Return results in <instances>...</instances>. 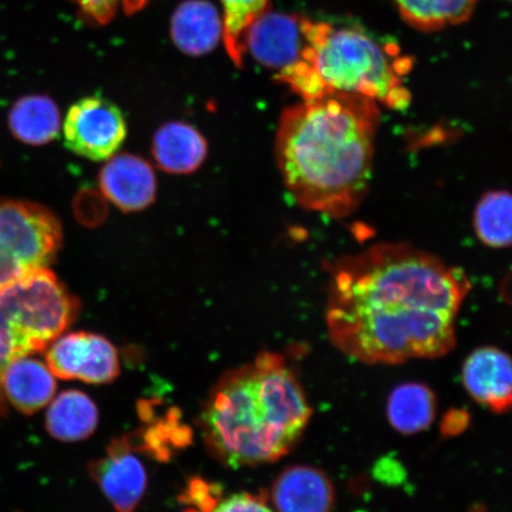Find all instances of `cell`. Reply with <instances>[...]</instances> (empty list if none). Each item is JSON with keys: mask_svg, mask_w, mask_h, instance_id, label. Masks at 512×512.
Masks as SVG:
<instances>
[{"mask_svg": "<svg viewBox=\"0 0 512 512\" xmlns=\"http://www.w3.org/2000/svg\"><path fill=\"white\" fill-rule=\"evenodd\" d=\"M3 398L25 414H32L46 407L56 392L55 375L47 364L22 356L12 361L0 380Z\"/></svg>", "mask_w": 512, "mask_h": 512, "instance_id": "cell-15", "label": "cell"}, {"mask_svg": "<svg viewBox=\"0 0 512 512\" xmlns=\"http://www.w3.org/2000/svg\"><path fill=\"white\" fill-rule=\"evenodd\" d=\"M223 37L227 53L235 64L242 67L246 55L245 35L256 18L268 8V0H221Z\"/></svg>", "mask_w": 512, "mask_h": 512, "instance_id": "cell-23", "label": "cell"}, {"mask_svg": "<svg viewBox=\"0 0 512 512\" xmlns=\"http://www.w3.org/2000/svg\"><path fill=\"white\" fill-rule=\"evenodd\" d=\"M380 110L361 96L328 94L286 108L275 137V157L286 188L307 210L352 213L373 174Z\"/></svg>", "mask_w": 512, "mask_h": 512, "instance_id": "cell-2", "label": "cell"}, {"mask_svg": "<svg viewBox=\"0 0 512 512\" xmlns=\"http://www.w3.org/2000/svg\"><path fill=\"white\" fill-rule=\"evenodd\" d=\"M170 31L172 41L185 55H207L222 41V16L208 0H185L171 17Z\"/></svg>", "mask_w": 512, "mask_h": 512, "instance_id": "cell-14", "label": "cell"}, {"mask_svg": "<svg viewBox=\"0 0 512 512\" xmlns=\"http://www.w3.org/2000/svg\"><path fill=\"white\" fill-rule=\"evenodd\" d=\"M115 512H136L145 494L147 475L130 438L113 440L104 457L89 467Z\"/></svg>", "mask_w": 512, "mask_h": 512, "instance_id": "cell-10", "label": "cell"}, {"mask_svg": "<svg viewBox=\"0 0 512 512\" xmlns=\"http://www.w3.org/2000/svg\"><path fill=\"white\" fill-rule=\"evenodd\" d=\"M47 349V366L59 379L99 384L119 375L118 351L105 337L74 332L57 337Z\"/></svg>", "mask_w": 512, "mask_h": 512, "instance_id": "cell-9", "label": "cell"}, {"mask_svg": "<svg viewBox=\"0 0 512 512\" xmlns=\"http://www.w3.org/2000/svg\"><path fill=\"white\" fill-rule=\"evenodd\" d=\"M334 498L329 478L310 466L285 470L271 492L275 512H331Z\"/></svg>", "mask_w": 512, "mask_h": 512, "instance_id": "cell-13", "label": "cell"}, {"mask_svg": "<svg viewBox=\"0 0 512 512\" xmlns=\"http://www.w3.org/2000/svg\"><path fill=\"white\" fill-rule=\"evenodd\" d=\"M9 125L12 134L22 143L44 145L59 136L61 115L49 96L28 95L11 108Z\"/></svg>", "mask_w": 512, "mask_h": 512, "instance_id": "cell-17", "label": "cell"}, {"mask_svg": "<svg viewBox=\"0 0 512 512\" xmlns=\"http://www.w3.org/2000/svg\"><path fill=\"white\" fill-rule=\"evenodd\" d=\"M435 407L434 395L424 384H402L389 396L390 425L403 434L424 431L432 425Z\"/></svg>", "mask_w": 512, "mask_h": 512, "instance_id": "cell-19", "label": "cell"}, {"mask_svg": "<svg viewBox=\"0 0 512 512\" xmlns=\"http://www.w3.org/2000/svg\"><path fill=\"white\" fill-rule=\"evenodd\" d=\"M160 169L185 175L200 169L208 155L207 140L194 126L169 123L160 127L152 145Z\"/></svg>", "mask_w": 512, "mask_h": 512, "instance_id": "cell-16", "label": "cell"}, {"mask_svg": "<svg viewBox=\"0 0 512 512\" xmlns=\"http://www.w3.org/2000/svg\"><path fill=\"white\" fill-rule=\"evenodd\" d=\"M511 196L508 191H489L477 204L475 232L485 246L508 248L511 245Z\"/></svg>", "mask_w": 512, "mask_h": 512, "instance_id": "cell-21", "label": "cell"}, {"mask_svg": "<svg viewBox=\"0 0 512 512\" xmlns=\"http://www.w3.org/2000/svg\"><path fill=\"white\" fill-rule=\"evenodd\" d=\"M27 274L29 273H25L21 267H18L0 253V288L15 283L16 280Z\"/></svg>", "mask_w": 512, "mask_h": 512, "instance_id": "cell-25", "label": "cell"}, {"mask_svg": "<svg viewBox=\"0 0 512 512\" xmlns=\"http://www.w3.org/2000/svg\"><path fill=\"white\" fill-rule=\"evenodd\" d=\"M313 68L328 94L356 95L393 110L411 102L403 78L412 60L392 43L382 44L360 29L315 22L312 28Z\"/></svg>", "mask_w": 512, "mask_h": 512, "instance_id": "cell-4", "label": "cell"}, {"mask_svg": "<svg viewBox=\"0 0 512 512\" xmlns=\"http://www.w3.org/2000/svg\"><path fill=\"white\" fill-rule=\"evenodd\" d=\"M463 381L473 399L503 413L511 406L512 369L510 357L502 350L486 347L467 357Z\"/></svg>", "mask_w": 512, "mask_h": 512, "instance_id": "cell-12", "label": "cell"}, {"mask_svg": "<svg viewBox=\"0 0 512 512\" xmlns=\"http://www.w3.org/2000/svg\"><path fill=\"white\" fill-rule=\"evenodd\" d=\"M413 28L433 31L464 23L479 0H393Z\"/></svg>", "mask_w": 512, "mask_h": 512, "instance_id": "cell-20", "label": "cell"}, {"mask_svg": "<svg viewBox=\"0 0 512 512\" xmlns=\"http://www.w3.org/2000/svg\"><path fill=\"white\" fill-rule=\"evenodd\" d=\"M63 133L70 151L99 162L120 149L127 125L123 112L113 102L102 96H88L70 107Z\"/></svg>", "mask_w": 512, "mask_h": 512, "instance_id": "cell-8", "label": "cell"}, {"mask_svg": "<svg viewBox=\"0 0 512 512\" xmlns=\"http://www.w3.org/2000/svg\"><path fill=\"white\" fill-rule=\"evenodd\" d=\"M310 416L309 402L285 358L265 351L217 383L202 428L211 453L238 469L284 457Z\"/></svg>", "mask_w": 512, "mask_h": 512, "instance_id": "cell-3", "label": "cell"}, {"mask_svg": "<svg viewBox=\"0 0 512 512\" xmlns=\"http://www.w3.org/2000/svg\"><path fill=\"white\" fill-rule=\"evenodd\" d=\"M99 422L98 408L85 393L67 390L50 403L47 428L62 441H80L91 437Z\"/></svg>", "mask_w": 512, "mask_h": 512, "instance_id": "cell-18", "label": "cell"}, {"mask_svg": "<svg viewBox=\"0 0 512 512\" xmlns=\"http://www.w3.org/2000/svg\"><path fill=\"white\" fill-rule=\"evenodd\" d=\"M149 2L150 0H121L120 5L123 6L126 15L132 16L142 11Z\"/></svg>", "mask_w": 512, "mask_h": 512, "instance_id": "cell-26", "label": "cell"}, {"mask_svg": "<svg viewBox=\"0 0 512 512\" xmlns=\"http://www.w3.org/2000/svg\"><path fill=\"white\" fill-rule=\"evenodd\" d=\"M62 243L60 221L40 204L0 200V253L25 273L48 268Z\"/></svg>", "mask_w": 512, "mask_h": 512, "instance_id": "cell-7", "label": "cell"}, {"mask_svg": "<svg viewBox=\"0 0 512 512\" xmlns=\"http://www.w3.org/2000/svg\"><path fill=\"white\" fill-rule=\"evenodd\" d=\"M312 28L309 18L267 8L246 31V53L294 91L315 73Z\"/></svg>", "mask_w": 512, "mask_h": 512, "instance_id": "cell-6", "label": "cell"}, {"mask_svg": "<svg viewBox=\"0 0 512 512\" xmlns=\"http://www.w3.org/2000/svg\"><path fill=\"white\" fill-rule=\"evenodd\" d=\"M189 509L185 512H275L264 495L248 492L222 495L219 486L196 480L187 492Z\"/></svg>", "mask_w": 512, "mask_h": 512, "instance_id": "cell-22", "label": "cell"}, {"mask_svg": "<svg viewBox=\"0 0 512 512\" xmlns=\"http://www.w3.org/2000/svg\"><path fill=\"white\" fill-rule=\"evenodd\" d=\"M463 270L403 243H379L330 266L332 344L368 364L439 358L456 347L470 292Z\"/></svg>", "mask_w": 512, "mask_h": 512, "instance_id": "cell-1", "label": "cell"}, {"mask_svg": "<svg viewBox=\"0 0 512 512\" xmlns=\"http://www.w3.org/2000/svg\"><path fill=\"white\" fill-rule=\"evenodd\" d=\"M78 304L48 268L0 288V324L25 354L46 350L74 322Z\"/></svg>", "mask_w": 512, "mask_h": 512, "instance_id": "cell-5", "label": "cell"}, {"mask_svg": "<svg viewBox=\"0 0 512 512\" xmlns=\"http://www.w3.org/2000/svg\"><path fill=\"white\" fill-rule=\"evenodd\" d=\"M80 10L87 21L106 25L117 15L121 0H70Z\"/></svg>", "mask_w": 512, "mask_h": 512, "instance_id": "cell-24", "label": "cell"}, {"mask_svg": "<svg viewBox=\"0 0 512 512\" xmlns=\"http://www.w3.org/2000/svg\"><path fill=\"white\" fill-rule=\"evenodd\" d=\"M100 188L115 207L138 211L150 206L156 198L157 179L151 165L143 158L115 156L100 174Z\"/></svg>", "mask_w": 512, "mask_h": 512, "instance_id": "cell-11", "label": "cell"}]
</instances>
